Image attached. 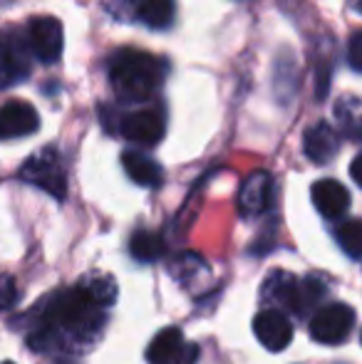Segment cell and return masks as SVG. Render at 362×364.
<instances>
[{"mask_svg":"<svg viewBox=\"0 0 362 364\" xmlns=\"http://www.w3.org/2000/svg\"><path fill=\"white\" fill-rule=\"evenodd\" d=\"M105 325V307L82 288H68L50 295L35 307V325L28 332V345L35 352L87 347L100 337Z\"/></svg>","mask_w":362,"mask_h":364,"instance_id":"obj_1","label":"cell"},{"mask_svg":"<svg viewBox=\"0 0 362 364\" xmlns=\"http://www.w3.org/2000/svg\"><path fill=\"white\" fill-rule=\"evenodd\" d=\"M164 63L149 53L139 50H119L110 60V82L122 102H147L154 97L164 80Z\"/></svg>","mask_w":362,"mask_h":364,"instance_id":"obj_2","label":"cell"},{"mask_svg":"<svg viewBox=\"0 0 362 364\" xmlns=\"http://www.w3.org/2000/svg\"><path fill=\"white\" fill-rule=\"evenodd\" d=\"M323 283L315 278L298 280L295 275L283 273V270H275L271 278L263 283V295L268 300H273L278 307L290 310L295 315H303V310L318 305V300L323 297Z\"/></svg>","mask_w":362,"mask_h":364,"instance_id":"obj_3","label":"cell"},{"mask_svg":"<svg viewBox=\"0 0 362 364\" xmlns=\"http://www.w3.org/2000/svg\"><path fill=\"white\" fill-rule=\"evenodd\" d=\"M20 178L30 186L43 188L53 198L63 201L68 196V173H65L63 159L53 146L40 149L20 166Z\"/></svg>","mask_w":362,"mask_h":364,"instance_id":"obj_4","label":"cell"},{"mask_svg":"<svg viewBox=\"0 0 362 364\" xmlns=\"http://www.w3.org/2000/svg\"><path fill=\"white\" fill-rule=\"evenodd\" d=\"M30 43L18 28L0 33V87H13L30 75Z\"/></svg>","mask_w":362,"mask_h":364,"instance_id":"obj_5","label":"cell"},{"mask_svg":"<svg viewBox=\"0 0 362 364\" xmlns=\"http://www.w3.org/2000/svg\"><path fill=\"white\" fill-rule=\"evenodd\" d=\"M355 327V310L343 302L325 305L310 317V337L320 345H340Z\"/></svg>","mask_w":362,"mask_h":364,"instance_id":"obj_6","label":"cell"},{"mask_svg":"<svg viewBox=\"0 0 362 364\" xmlns=\"http://www.w3.org/2000/svg\"><path fill=\"white\" fill-rule=\"evenodd\" d=\"M28 43L33 55L45 65H53L60 60L63 55V45H65V33H63V23L53 15H40L33 18L28 25Z\"/></svg>","mask_w":362,"mask_h":364,"instance_id":"obj_7","label":"cell"},{"mask_svg":"<svg viewBox=\"0 0 362 364\" xmlns=\"http://www.w3.org/2000/svg\"><path fill=\"white\" fill-rule=\"evenodd\" d=\"M253 332H256L258 342L271 352L285 350L293 340V325H290L288 315L275 307L261 310L253 317Z\"/></svg>","mask_w":362,"mask_h":364,"instance_id":"obj_8","label":"cell"},{"mask_svg":"<svg viewBox=\"0 0 362 364\" xmlns=\"http://www.w3.org/2000/svg\"><path fill=\"white\" fill-rule=\"evenodd\" d=\"M275 198V183L268 171H253L251 176L243 181L241 193H238V208L243 216L253 218L266 213L273 206Z\"/></svg>","mask_w":362,"mask_h":364,"instance_id":"obj_9","label":"cell"},{"mask_svg":"<svg viewBox=\"0 0 362 364\" xmlns=\"http://www.w3.org/2000/svg\"><path fill=\"white\" fill-rule=\"evenodd\" d=\"M40 117L33 105L23 100H10L0 107V139H18L38 132Z\"/></svg>","mask_w":362,"mask_h":364,"instance_id":"obj_10","label":"cell"},{"mask_svg":"<svg viewBox=\"0 0 362 364\" xmlns=\"http://www.w3.org/2000/svg\"><path fill=\"white\" fill-rule=\"evenodd\" d=\"M122 134L139 146H156L164 136V119L151 109L132 112L122 119Z\"/></svg>","mask_w":362,"mask_h":364,"instance_id":"obj_11","label":"cell"},{"mask_svg":"<svg viewBox=\"0 0 362 364\" xmlns=\"http://www.w3.org/2000/svg\"><path fill=\"white\" fill-rule=\"evenodd\" d=\"M310 198H313V206L318 208V213L325 218H340L350 208L348 188L335 178L315 181L313 188H310Z\"/></svg>","mask_w":362,"mask_h":364,"instance_id":"obj_12","label":"cell"},{"mask_svg":"<svg viewBox=\"0 0 362 364\" xmlns=\"http://www.w3.org/2000/svg\"><path fill=\"white\" fill-rule=\"evenodd\" d=\"M340 136L328 122H315L313 127L305 129L303 136V151L313 164H328L338 154Z\"/></svg>","mask_w":362,"mask_h":364,"instance_id":"obj_13","label":"cell"},{"mask_svg":"<svg viewBox=\"0 0 362 364\" xmlns=\"http://www.w3.org/2000/svg\"><path fill=\"white\" fill-rule=\"evenodd\" d=\"M122 166H124L127 176H129L137 186L156 188L164 181V171H161L159 164L151 156H147L144 151H137V149L122 154Z\"/></svg>","mask_w":362,"mask_h":364,"instance_id":"obj_14","label":"cell"},{"mask_svg":"<svg viewBox=\"0 0 362 364\" xmlns=\"http://www.w3.org/2000/svg\"><path fill=\"white\" fill-rule=\"evenodd\" d=\"M183 350V335L179 327H164L151 337L147 347V362L149 364H174Z\"/></svg>","mask_w":362,"mask_h":364,"instance_id":"obj_15","label":"cell"},{"mask_svg":"<svg viewBox=\"0 0 362 364\" xmlns=\"http://www.w3.org/2000/svg\"><path fill=\"white\" fill-rule=\"evenodd\" d=\"M176 0H139L137 18L151 30H164L174 23Z\"/></svg>","mask_w":362,"mask_h":364,"instance_id":"obj_16","label":"cell"},{"mask_svg":"<svg viewBox=\"0 0 362 364\" xmlns=\"http://www.w3.org/2000/svg\"><path fill=\"white\" fill-rule=\"evenodd\" d=\"M164 240L161 235L151 233V230H137L129 240V253L134 255L142 263H151V260H159L164 255Z\"/></svg>","mask_w":362,"mask_h":364,"instance_id":"obj_17","label":"cell"},{"mask_svg":"<svg viewBox=\"0 0 362 364\" xmlns=\"http://www.w3.org/2000/svg\"><path fill=\"white\" fill-rule=\"evenodd\" d=\"M80 288H82L92 300L97 302V305H102L107 310L110 305H115L117 300V283L112 275H87V278H82V283H80Z\"/></svg>","mask_w":362,"mask_h":364,"instance_id":"obj_18","label":"cell"},{"mask_svg":"<svg viewBox=\"0 0 362 364\" xmlns=\"http://www.w3.org/2000/svg\"><path fill=\"white\" fill-rule=\"evenodd\" d=\"M335 238L338 245L350 255V258H362V220L360 218H350L345 223L338 225L335 230Z\"/></svg>","mask_w":362,"mask_h":364,"instance_id":"obj_19","label":"cell"},{"mask_svg":"<svg viewBox=\"0 0 362 364\" xmlns=\"http://www.w3.org/2000/svg\"><path fill=\"white\" fill-rule=\"evenodd\" d=\"M20 300V290L10 275H0V312L13 310Z\"/></svg>","mask_w":362,"mask_h":364,"instance_id":"obj_20","label":"cell"},{"mask_svg":"<svg viewBox=\"0 0 362 364\" xmlns=\"http://www.w3.org/2000/svg\"><path fill=\"white\" fill-rule=\"evenodd\" d=\"M348 63H350V68H353L355 73H362V33L353 35V40H350V45H348Z\"/></svg>","mask_w":362,"mask_h":364,"instance_id":"obj_21","label":"cell"},{"mask_svg":"<svg viewBox=\"0 0 362 364\" xmlns=\"http://www.w3.org/2000/svg\"><path fill=\"white\" fill-rule=\"evenodd\" d=\"M196 360H198L196 345H186V347L181 350V355L174 360V364H196Z\"/></svg>","mask_w":362,"mask_h":364,"instance_id":"obj_22","label":"cell"},{"mask_svg":"<svg viewBox=\"0 0 362 364\" xmlns=\"http://www.w3.org/2000/svg\"><path fill=\"white\" fill-rule=\"evenodd\" d=\"M350 176L355 178V183H358V186H362V151L355 156L353 166H350Z\"/></svg>","mask_w":362,"mask_h":364,"instance_id":"obj_23","label":"cell"},{"mask_svg":"<svg viewBox=\"0 0 362 364\" xmlns=\"http://www.w3.org/2000/svg\"><path fill=\"white\" fill-rule=\"evenodd\" d=\"M353 5H355V10H358V13H362V0H353Z\"/></svg>","mask_w":362,"mask_h":364,"instance_id":"obj_24","label":"cell"},{"mask_svg":"<svg viewBox=\"0 0 362 364\" xmlns=\"http://www.w3.org/2000/svg\"><path fill=\"white\" fill-rule=\"evenodd\" d=\"M3 364H13V362H3Z\"/></svg>","mask_w":362,"mask_h":364,"instance_id":"obj_25","label":"cell"},{"mask_svg":"<svg viewBox=\"0 0 362 364\" xmlns=\"http://www.w3.org/2000/svg\"><path fill=\"white\" fill-rule=\"evenodd\" d=\"M360 340H362V337H360Z\"/></svg>","mask_w":362,"mask_h":364,"instance_id":"obj_26","label":"cell"}]
</instances>
